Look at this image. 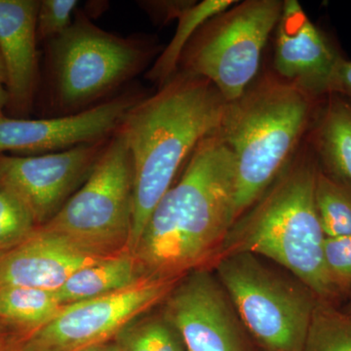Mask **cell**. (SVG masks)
Segmentation results:
<instances>
[{"instance_id":"cell-1","label":"cell","mask_w":351,"mask_h":351,"mask_svg":"<svg viewBox=\"0 0 351 351\" xmlns=\"http://www.w3.org/2000/svg\"><path fill=\"white\" fill-rule=\"evenodd\" d=\"M234 223V157L216 132L157 203L131 254L147 278L179 280L213 265Z\"/></svg>"},{"instance_id":"cell-2","label":"cell","mask_w":351,"mask_h":351,"mask_svg":"<svg viewBox=\"0 0 351 351\" xmlns=\"http://www.w3.org/2000/svg\"><path fill=\"white\" fill-rule=\"evenodd\" d=\"M226 104L211 82L178 71L124 117L119 129L130 151L134 170L130 253L179 170L204 138L218 132Z\"/></svg>"},{"instance_id":"cell-3","label":"cell","mask_w":351,"mask_h":351,"mask_svg":"<svg viewBox=\"0 0 351 351\" xmlns=\"http://www.w3.org/2000/svg\"><path fill=\"white\" fill-rule=\"evenodd\" d=\"M318 167L313 145L300 149L235 221L215 262L237 253L263 256L292 272L320 302L336 306L339 295L325 267L326 237L314 198Z\"/></svg>"},{"instance_id":"cell-4","label":"cell","mask_w":351,"mask_h":351,"mask_svg":"<svg viewBox=\"0 0 351 351\" xmlns=\"http://www.w3.org/2000/svg\"><path fill=\"white\" fill-rule=\"evenodd\" d=\"M316 100L278 76H265L226 104L218 135L235 161V221L276 181L297 152Z\"/></svg>"},{"instance_id":"cell-5","label":"cell","mask_w":351,"mask_h":351,"mask_svg":"<svg viewBox=\"0 0 351 351\" xmlns=\"http://www.w3.org/2000/svg\"><path fill=\"white\" fill-rule=\"evenodd\" d=\"M47 43L50 100L59 115L82 112L108 100L159 52L147 36L112 34L82 11H76L66 32Z\"/></svg>"},{"instance_id":"cell-6","label":"cell","mask_w":351,"mask_h":351,"mask_svg":"<svg viewBox=\"0 0 351 351\" xmlns=\"http://www.w3.org/2000/svg\"><path fill=\"white\" fill-rule=\"evenodd\" d=\"M134 209V170L121 132L84 184L40 228L99 258L129 252Z\"/></svg>"},{"instance_id":"cell-7","label":"cell","mask_w":351,"mask_h":351,"mask_svg":"<svg viewBox=\"0 0 351 351\" xmlns=\"http://www.w3.org/2000/svg\"><path fill=\"white\" fill-rule=\"evenodd\" d=\"M244 329L267 351H302L319 300L263 265L258 256L237 253L215 262Z\"/></svg>"},{"instance_id":"cell-8","label":"cell","mask_w":351,"mask_h":351,"mask_svg":"<svg viewBox=\"0 0 351 351\" xmlns=\"http://www.w3.org/2000/svg\"><path fill=\"white\" fill-rule=\"evenodd\" d=\"M282 0H246L205 23L182 52L180 71L211 82L228 103L257 75L261 57L277 27Z\"/></svg>"},{"instance_id":"cell-9","label":"cell","mask_w":351,"mask_h":351,"mask_svg":"<svg viewBox=\"0 0 351 351\" xmlns=\"http://www.w3.org/2000/svg\"><path fill=\"white\" fill-rule=\"evenodd\" d=\"M179 280L145 278L114 294L64 306L20 341L27 351H80L112 341L132 320L162 304Z\"/></svg>"},{"instance_id":"cell-10","label":"cell","mask_w":351,"mask_h":351,"mask_svg":"<svg viewBox=\"0 0 351 351\" xmlns=\"http://www.w3.org/2000/svg\"><path fill=\"white\" fill-rule=\"evenodd\" d=\"M161 304L186 351H250L246 330L209 267L182 276Z\"/></svg>"},{"instance_id":"cell-11","label":"cell","mask_w":351,"mask_h":351,"mask_svg":"<svg viewBox=\"0 0 351 351\" xmlns=\"http://www.w3.org/2000/svg\"><path fill=\"white\" fill-rule=\"evenodd\" d=\"M110 138L41 156L0 154V181L24 200L40 228L84 184Z\"/></svg>"},{"instance_id":"cell-12","label":"cell","mask_w":351,"mask_h":351,"mask_svg":"<svg viewBox=\"0 0 351 351\" xmlns=\"http://www.w3.org/2000/svg\"><path fill=\"white\" fill-rule=\"evenodd\" d=\"M144 97L140 90L131 89L82 112L51 119H17L0 113V154L41 156L110 138Z\"/></svg>"},{"instance_id":"cell-13","label":"cell","mask_w":351,"mask_h":351,"mask_svg":"<svg viewBox=\"0 0 351 351\" xmlns=\"http://www.w3.org/2000/svg\"><path fill=\"white\" fill-rule=\"evenodd\" d=\"M274 69L277 76L317 101L330 95L341 55L307 17L297 0H284L277 24Z\"/></svg>"},{"instance_id":"cell-14","label":"cell","mask_w":351,"mask_h":351,"mask_svg":"<svg viewBox=\"0 0 351 351\" xmlns=\"http://www.w3.org/2000/svg\"><path fill=\"white\" fill-rule=\"evenodd\" d=\"M101 258L38 228L29 239L0 256V288L57 291L83 267Z\"/></svg>"},{"instance_id":"cell-15","label":"cell","mask_w":351,"mask_h":351,"mask_svg":"<svg viewBox=\"0 0 351 351\" xmlns=\"http://www.w3.org/2000/svg\"><path fill=\"white\" fill-rule=\"evenodd\" d=\"M39 1L0 0V54L11 112H29L38 82L36 19Z\"/></svg>"},{"instance_id":"cell-16","label":"cell","mask_w":351,"mask_h":351,"mask_svg":"<svg viewBox=\"0 0 351 351\" xmlns=\"http://www.w3.org/2000/svg\"><path fill=\"white\" fill-rule=\"evenodd\" d=\"M145 278L135 257L125 252L78 269L55 294L64 307L114 294Z\"/></svg>"},{"instance_id":"cell-17","label":"cell","mask_w":351,"mask_h":351,"mask_svg":"<svg viewBox=\"0 0 351 351\" xmlns=\"http://www.w3.org/2000/svg\"><path fill=\"white\" fill-rule=\"evenodd\" d=\"M313 145L320 167L351 184V103L330 95L316 114Z\"/></svg>"},{"instance_id":"cell-18","label":"cell","mask_w":351,"mask_h":351,"mask_svg":"<svg viewBox=\"0 0 351 351\" xmlns=\"http://www.w3.org/2000/svg\"><path fill=\"white\" fill-rule=\"evenodd\" d=\"M64 306L55 291L27 287L0 288V328H10L25 336L40 329Z\"/></svg>"},{"instance_id":"cell-19","label":"cell","mask_w":351,"mask_h":351,"mask_svg":"<svg viewBox=\"0 0 351 351\" xmlns=\"http://www.w3.org/2000/svg\"><path fill=\"white\" fill-rule=\"evenodd\" d=\"M237 3L233 0H203L196 1L178 20L174 38L164 48L156 60V63L147 71V78L163 86L179 71L182 52L195 32L211 18L223 12Z\"/></svg>"},{"instance_id":"cell-20","label":"cell","mask_w":351,"mask_h":351,"mask_svg":"<svg viewBox=\"0 0 351 351\" xmlns=\"http://www.w3.org/2000/svg\"><path fill=\"white\" fill-rule=\"evenodd\" d=\"M315 206L326 237L351 234V184L318 167Z\"/></svg>"},{"instance_id":"cell-21","label":"cell","mask_w":351,"mask_h":351,"mask_svg":"<svg viewBox=\"0 0 351 351\" xmlns=\"http://www.w3.org/2000/svg\"><path fill=\"white\" fill-rule=\"evenodd\" d=\"M113 341L120 351H186L179 332L160 311L132 320Z\"/></svg>"},{"instance_id":"cell-22","label":"cell","mask_w":351,"mask_h":351,"mask_svg":"<svg viewBox=\"0 0 351 351\" xmlns=\"http://www.w3.org/2000/svg\"><path fill=\"white\" fill-rule=\"evenodd\" d=\"M302 351H351V316L318 301Z\"/></svg>"},{"instance_id":"cell-23","label":"cell","mask_w":351,"mask_h":351,"mask_svg":"<svg viewBox=\"0 0 351 351\" xmlns=\"http://www.w3.org/2000/svg\"><path fill=\"white\" fill-rule=\"evenodd\" d=\"M38 228L24 200L0 181V256L29 239Z\"/></svg>"},{"instance_id":"cell-24","label":"cell","mask_w":351,"mask_h":351,"mask_svg":"<svg viewBox=\"0 0 351 351\" xmlns=\"http://www.w3.org/2000/svg\"><path fill=\"white\" fill-rule=\"evenodd\" d=\"M324 263L328 276L339 297L351 294V234L326 237Z\"/></svg>"},{"instance_id":"cell-25","label":"cell","mask_w":351,"mask_h":351,"mask_svg":"<svg viewBox=\"0 0 351 351\" xmlns=\"http://www.w3.org/2000/svg\"><path fill=\"white\" fill-rule=\"evenodd\" d=\"M76 0H41L39 1L36 34L41 41L53 40L71 27L75 19Z\"/></svg>"},{"instance_id":"cell-26","label":"cell","mask_w":351,"mask_h":351,"mask_svg":"<svg viewBox=\"0 0 351 351\" xmlns=\"http://www.w3.org/2000/svg\"><path fill=\"white\" fill-rule=\"evenodd\" d=\"M196 1L193 0H160V1H141L140 6L151 16L152 19L160 24H167L171 20H179L182 14Z\"/></svg>"},{"instance_id":"cell-27","label":"cell","mask_w":351,"mask_h":351,"mask_svg":"<svg viewBox=\"0 0 351 351\" xmlns=\"http://www.w3.org/2000/svg\"><path fill=\"white\" fill-rule=\"evenodd\" d=\"M330 95H338L351 100V61L343 57L339 59L332 73Z\"/></svg>"},{"instance_id":"cell-28","label":"cell","mask_w":351,"mask_h":351,"mask_svg":"<svg viewBox=\"0 0 351 351\" xmlns=\"http://www.w3.org/2000/svg\"><path fill=\"white\" fill-rule=\"evenodd\" d=\"M6 82L5 66H4L3 60H2L1 54H0V113H4V110L8 106Z\"/></svg>"},{"instance_id":"cell-29","label":"cell","mask_w":351,"mask_h":351,"mask_svg":"<svg viewBox=\"0 0 351 351\" xmlns=\"http://www.w3.org/2000/svg\"><path fill=\"white\" fill-rule=\"evenodd\" d=\"M80 351H120V350L112 339V341H107V343L89 346V348Z\"/></svg>"},{"instance_id":"cell-30","label":"cell","mask_w":351,"mask_h":351,"mask_svg":"<svg viewBox=\"0 0 351 351\" xmlns=\"http://www.w3.org/2000/svg\"><path fill=\"white\" fill-rule=\"evenodd\" d=\"M0 351H27L25 350L24 345L22 341H13V343H4V345H0Z\"/></svg>"},{"instance_id":"cell-31","label":"cell","mask_w":351,"mask_h":351,"mask_svg":"<svg viewBox=\"0 0 351 351\" xmlns=\"http://www.w3.org/2000/svg\"><path fill=\"white\" fill-rule=\"evenodd\" d=\"M343 311L351 316V294L350 295V299H348V304H346L345 309H343Z\"/></svg>"},{"instance_id":"cell-32","label":"cell","mask_w":351,"mask_h":351,"mask_svg":"<svg viewBox=\"0 0 351 351\" xmlns=\"http://www.w3.org/2000/svg\"><path fill=\"white\" fill-rule=\"evenodd\" d=\"M1 331H2V329H1V328H0V332H1Z\"/></svg>"}]
</instances>
